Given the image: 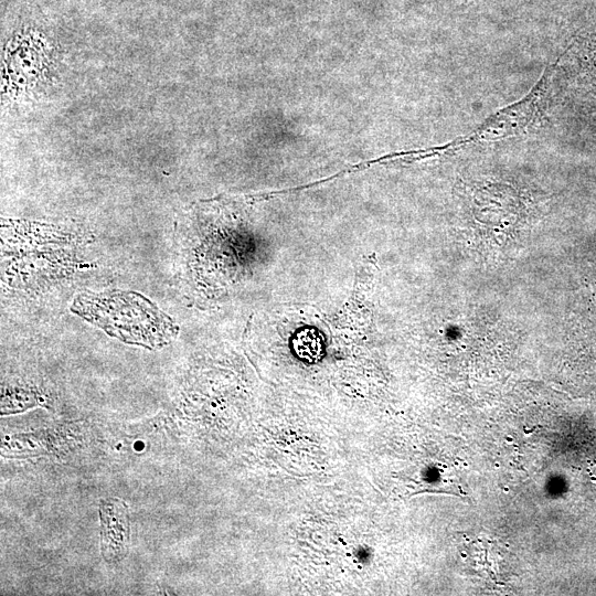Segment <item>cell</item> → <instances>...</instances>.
<instances>
[{"label": "cell", "instance_id": "6da1fadb", "mask_svg": "<svg viewBox=\"0 0 596 596\" xmlns=\"http://www.w3.org/2000/svg\"><path fill=\"white\" fill-rule=\"evenodd\" d=\"M101 521L102 555L108 562L120 561L130 545V523L124 503L116 499L104 500Z\"/></svg>", "mask_w": 596, "mask_h": 596}]
</instances>
